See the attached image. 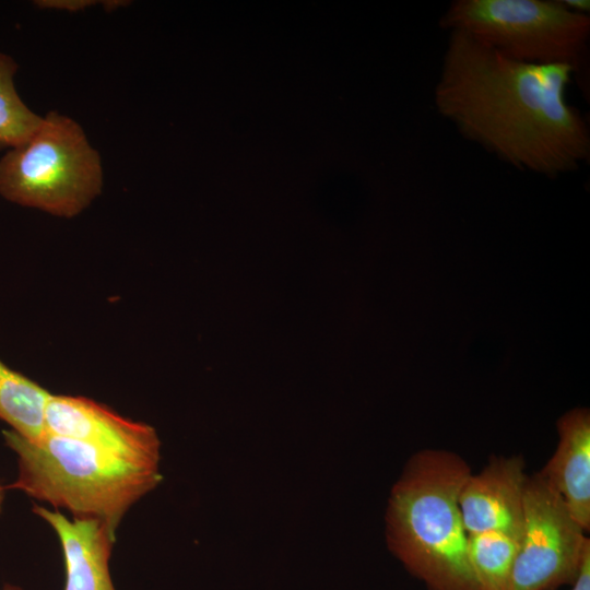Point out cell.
<instances>
[{"mask_svg": "<svg viewBox=\"0 0 590 590\" xmlns=\"http://www.w3.org/2000/svg\"><path fill=\"white\" fill-rule=\"evenodd\" d=\"M557 448L539 475L562 497L585 531L590 527V414L574 409L557 423Z\"/></svg>", "mask_w": 590, "mask_h": 590, "instance_id": "obj_10", "label": "cell"}, {"mask_svg": "<svg viewBox=\"0 0 590 590\" xmlns=\"http://www.w3.org/2000/svg\"><path fill=\"white\" fill-rule=\"evenodd\" d=\"M102 3H103V5L105 7V9L107 11H113V10L118 9L121 5H127L128 2L127 1H120V0H114V1L108 0V1H104Z\"/></svg>", "mask_w": 590, "mask_h": 590, "instance_id": "obj_17", "label": "cell"}, {"mask_svg": "<svg viewBox=\"0 0 590 590\" xmlns=\"http://www.w3.org/2000/svg\"><path fill=\"white\" fill-rule=\"evenodd\" d=\"M567 9H569L570 11H574V12H577V13H582V14H588L589 12V8H590V4H589V1H586V0H564V1H560Z\"/></svg>", "mask_w": 590, "mask_h": 590, "instance_id": "obj_16", "label": "cell"}, {"mask_svg": "<svg viewBox=\"0 0 590 590\" xmlns=\"http://www.w3.org/2000/svg\"><path fill=\"white\" fill-rule=\"evenodd\" d=\"M571 590H590V541L586 544L576 575L573 580Z\"/></svg>", "mask_w": 590, "mask_h": 590, "instance_id": "obj_14", "label": "cell"}, {"mask_svg": "<svg viewBox=\"0 0 590 590\" xmlns=\"http://www.w3.org/2000/svg\"><path fill=\"white\" fill-rule=\"evenodd\" d=\"M574 72L512 60L450 31L434 101L465 138L515 167L556 176L590 154L587 122L566 101Z\"/></svg>", "mask_w": 590, "mask_h": 590, "instance_id": "obj_1", "label": "cell"}, {"mask_svg": "<svg viewBox=\"0 0 590 590\" xmlns=\"http://www.w3.org/2000/svg\"><path fill=\"white\" fill-rule=\"evenodd\" d=\"M2 437L17 460L13 488L73 519L96 520L115 538L128 510L162 480L160 463L47 432L30 439L9 428Z\"/></svg>", "mask_w": 590, "mask_h": 590, "instance_id": "obj_3", "label": "cell"}, {"mask_svg": "<svg viewBox=\"0 0 590 590\" xmlns=\"http://www.w3.org/2000/svg\"><path fill=\"white\" fill-rule=\"evenodd\" d=\"M470 474L459 456L426 450L412 457L392 487L388 545L429 590H481L469 563L458 503Z\"/></svg>", "mask_w": 590, "mask_h": 590, "instance_id": "obj_2", "label": "cell"}, {"mask_svg": "<svg viewBox=\"0 0 590 590\" xmlns=\"http://www.w3.org/2000/svg\"><path fill=\"white\" fill-rule=\"evenodd\" d=\"M519 540L499 531L468 534V556L481 590H509Z\"/></svg>", "mask_w": 590, "mask_h": 590, "instance_id": "obj_12", "label": "cell"}, {"mask_svg": "<svg viewBox=\"0 0 590 590\" xmlns=\"http://www.w3.org/2000/svg\"><path fill=\"white\" fill-rule=\"evenodd\" d=\"M516 61L571 66L583 61L590 17L560 1L458 0L440 20Z\"/></svg>", "mask_w": 590, "mask_h": 590, "instance_id": "obj_5", "label": "cell"}, {"mask_svg": "<svg viewBox=\"0 0 590 590\" xmlns=\"http://www.w3.org/2000/svg\"><path fill=\"white\" fill-rule=\"evenodd\" d=\"M59 539L64 562L63 590H116L110 556L116 538L96 520L69 519L60 510L34 505Z\"/></svg>", "mask_w": 590, "mask_h": 590, "instance_id": "obj_9", "label": "cell"}, {"mask_svg": "<svg viewBox=\"0 0 590 590\" xmlns=\"http://www.w3.org/2000/svg\"><path fill=\"white\" fill-rule=\"evenodd\" d=\"M45 432L130 459L160 463L161 442L152 426L126 418L84 397L50 393L45 408Z\"/></svg>", "mask_w": 590, "mask_h": 590, "instance_id": "obj_7", "label": "cell"}, {"mask_svg": "<svg viewBox=\"0 0 590 590\" xmlns=\"http://www.w3.org/2000/svg\"><path fill=\"white\" fill-rule=\"evenodd\" d=\"M46 389L0 361V420L23 437L45 433Z\"/></svg>", "mask_w": 590, "mask_h": 590, "instance_id": "obj_11", "label": "cell"}, {"mask_svg": "<svg viewBox=\"0 0 590 590\" xmlns=\"http://www.w3.org/2000/svg\"><path fill=\"white\" fill-rule=\"evenodd\" d=\"M16 70L14 59L0 52V149L24 143L43 119L20 97L14 84Z\"/></svg>", "mask_w": 590, "mask_h": 590, "instance_id": "obj_13", "label": "cell"}, {"mask_svg": "<svg viewBox=\"0 0 590 590\" xmlns=\"http://www.w3.org/2000/svg\"><path fill=\"white\" fill-rule=\"evenodd\" d=\"M98 152L81 126L50 111L24 143L0 158V194L56 216L81 213L101 193Z\"/></svg>", "mask_w": 590, "mask_h": 590, "instance_id": "obj_4", "label": "cell"}, {"mask_svg": "<svg viewBox=\"0 0 590 590\" xmlns=\"http://www.w3.org/2000/svg\"><path fill=\"white\" fill-rule=\"evenodd\" d=\"M96 3L93 0H39L36 1V5L42 9H58L70 12L82 11Z\"/></svg>", "mask_w": 590, "mask_h": 590, "instance_id": "obj_15", "label": "cell"}, {"mask_svg": "<svg viewBox=\"0 0 590 590\" xmlns=\"http://www.w3.org/2000/svg\"><path fill=\"white\" fill-rule=\"evenodd\" d=\"M4 497H5V487L3 486V484L0 481V511H1V508H2V505H3Z\"/></svg>", "mask_w": 590, "mask_h": 590, "instance_id": "obj_18", "label": "cell"}, {"mask_svg": "<svg viewBox=\"0 0 590 590\" xmlns=\"http://www.w3.org/2000/svg\"><path fill=\"white\" fill-rule=\"evenodd\" d=\"M589 541L562 497L539 473L528 477L509 590H551L571 583Z\"/></svg>", "mask_w": 590, "mask_h": 590, "instance_id": "obj_6", "label": "cell"}, {"mask_svg": "<svg viewBox=\"0 0 590 590\" xmlns=\"http://www.w3.org/2000/svg\"><path fill=\"white\" fill-rule=\"evenodd\" d=\"M1 590H23V589L14 585H4Z\"/></svg>", "mask_w": 590, "mask_h": 590, "instance_id": "obj_19", "label": "cell"}, {"mask_svg": "<svg viewBox=\"0 0 590 590\" xmlns=\"http://www.w3.org/2000/svg\"><path fill=\"white\" fill-rule=\"evenodd\" d=\"M528 476L521 458H499L482 472L470 474L459 495L468 534L499 531L520 541Z\"/></svg>", "mask_w": 590, "mask_h": 590, "instance_id": "obj_8", "label": "cell"}]
</instances>
